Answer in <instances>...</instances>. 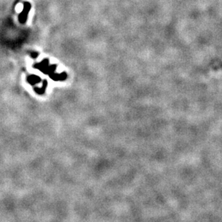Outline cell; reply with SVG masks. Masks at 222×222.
<instances>
[{
	"label": "cell",
	"mask_w": 222,
	"mask_h": 222,
	"mask_svg": "<svg viewBox=\"0 0 222 222\" xmlns=\"http://www.w3.org/2000/svg\"><path fill=\"white\" fill-rule=\"evenodd\" d=\"M31 9V5L29 2H24V7H23L22 11L20 13V16H19V20H20V23H25L27 19H28V14Z\"/></svg>",
	"instance_id": "1"
}]
</instances>
